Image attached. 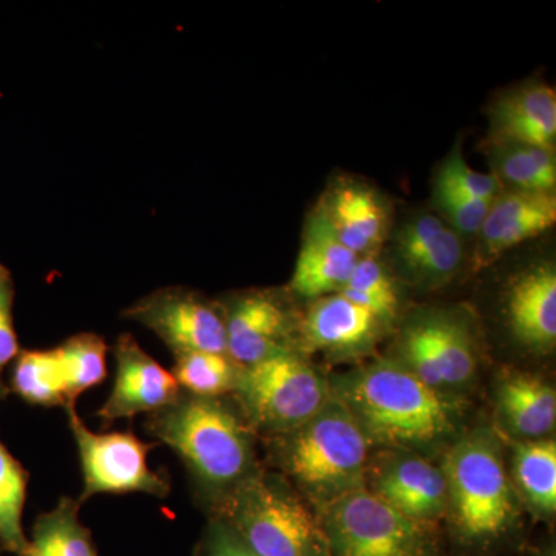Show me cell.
I'll use <instances>...</instances> for the list:
<instances>
[{
	"mask_svg": "<svg viewBox=\"0 0 556 556\" xmlns=\"http://www.w3.org/2000/svg\"><path fill=\"white\" fill-rule=\"evenodd\" d=\"M331 394L356 417L369 444L426 447L455 431V402L401 362H378L342 376Z\"/></svg>",
	"mask_w": 556,
	"mask_h": 556,
	"instance_id": "cell-1",
	"label": "cell"
},
{
	"mask_svg": "<svg viewBox=\"0 0 556 556\" xmlns=\"http://www.w3.org/2000/svg\"><path fill=\"white\" fill-rule=\"evenodd\" d=\"M148 430L169 445L206 489L228 493L251 475L247 428L217 397L178 396L152 413Z\"/></svg>",
	"mask_w": 556,
	"mask_h": 556,
	"instance_id": "cell-2",
	"label": "cell"
},
{
	"mask_svg": "<svg viewBox=\"0 0 556 556\" xmlns=\"http://www.w3.org/2000/svg\"><path fill=\"white\" fill-rule=\"evenodd\" d=\"M283 437L281 467L318 506L364 489L369 441L340 399Z\"/></svg>",
	"mask_w": 556,
	"mask_h": 556,
	"instance_id": "cell-3",
	"label": "cell"
},
{
	"mask_svg": "<svg viewBox=\"0 0 556 556\" xmlns=\"http://www.w3.org/2000/svg\"><path fill=\"white\" fill-rule=\"evenodd\" d=\"M226 525L258 556H331L320 519L287 486L249 475L226 493Z\"/></svg>",
	"mask_w": 556,
	"mask_h": 556,
	"instance_id": "cell-4",
	"label": "cell"
},
{
	"mask_svg": "<svg viewBox=\"0 0 556 556\" xmlns=\"http://www.w3.org/2000/svg\"><path fill=\"white\" fill-rule=\"evenodd\" d=\"M448 506L457 526L471 538L496 536L515 514L514 497L503 459L489 434H471L457 442L442 467Z\"/></svg>",
	"mask_w": 556,
	"mask_h": 556,
	"instance_id": "cell-5",
	"label": "cell"
},
{
	"mask_svg": "<svg viewBox=\"0 0 556 556\" xmlns=\"http://www.w3.org/2000/svg\"><path fill=\"white\" fill-rule=\"evenodd\" d=\"M233 391L255 426L280 434L308 422L331 397L324 378L291 351L241 368Z\"/></svg>",
	"mask_w": 556,
	"mask_h": 556,
	"instance_id": "cell-6",
	"label": "cell"
},
{
	"mask_svg": "<svg viewBox=\"0 0 556 556\" xmlns=\"http://www.w3.org/2000/svg\"><path fill=\"white\" fill-rule=\"evenodd\" d=\"M331 556H430L427 526L405 518L361 489L321 506Z\"/></svg>",
	"mask_w": 556,
	"mask_h": 556,
	"instance_id": "cell-7",
	"label": "cell"
},
{
	"mask_svg": "<svg viewBox=\"0 0 556 556\" xmlns=\"http://www.w3.org/2000/svg\"><path fill=\"white\" fill-rule=\"evenodd\" d=\"M68 426L78 445L84 490L79 504L94 495L148 493L164 497L169 481L150 470L148 455L153 445L131 433H94L80 419L75 405H65Z\"/></svg>",
	"mask_w": 556,
	"mask_h": 556,
	"instance_id": "cell-8",
	"label": "cell"
},
{
	"mask_svg": "<svg viewBox=\"0 0 556 556\" xmlns=\"http://www.w3.org/2000/svg\"><path fill=\"white\" fill-rule=\"evenodd\" d=\"M127 318L149 328L175 356L186 353H226L225 317L212 303L188 289L153 292L131 308Z\"/></svg>",
	"mask_w": 556,
	"mask_h": 556,
	"instance_id": "cell-9",
	"label": "cell"
},
{
	"mask_svg": "<svg viewBox=\"0 0 556 556\" xmlns=\"http://www.w3.org/2000/svg\"><path fill=\"white\" fill-rule=\"evenodd\" d=\"M115 358V386L98 413L102 420L113 422L139 413H156L177 401L179 387L174 375L150 357L134 336H121Z\"/></svg>",
	"mask_w": 556,
	"mask_h": 556,
	"instance_id": "cell-10",
	"label": "cell"
},
{
	"mask_svg": "<svg viewBox=\"0 0 556 556\" xmlns=\"http://www.w3.org/2000/svg\"><path fill=\"white\" fill-rule=\"evenodd\" d=\"M369 492L417 525L437 521L448 508L442 468L422 457L402 456L391 460L372 477Z\"/></svg>",
	"mask_w": 556,
	"mask_h": 556,
	"instance_id": "cell-11",
	"label": "cell"
},
{
	"mask_svg": "<svg viewBox=\"0 0 556 556\" xmlns=\"http://www.w3.org/2000/svg\"><path fill=\"white\" fill-rule=\"evenodd\" d=\"M225 324L226 353L241 368L289 351L287 313L263 292L237 300Z\"/></svg>",
	"mask_w": 556,
	"mask_h": 556,
	"instance_id": "cell-12",
	"label": "cell"
},
{
	"mask_svg": "<svg viewBox=\"0 0 556 556\" xmlns=\"http://www.w3.org/2000/svg\"><path fill=\"white\" fill-rule=\"evenodd\" d=\"M358 255L343 247L325 211L311 217L303 236L291 289L302 298H327L340 292L356 266Z\"/></svg>",
	"mask_w": 556,
	"mask_h": 556,
	"instance_id": "cell-13",
	"label": "cell"
},
{
	"mask_svg": "<svg viewBox=\"0 0 556 556\" xmlns=\"http://www.w3.org/2000/svg\"><path fill=\"white\" fill-rule=\"evenodd\" d=\"M555 223V193L511 190L496 197L479 230L481 255L485 260L503 255L508 249L547 232Z\"/></svg>",
	"mask_w": 556,
	"mask_h": 556,
	"instance_id": "cell-14",
	"label": "cell"
},
{
	"mask_svg": "<svg viewBox=\"0 0 556 556\" xmlns=\"http://www.w3.org/2000/svg\"><path fill=\"white\" fill-rule=\"evenodd\" d=\"M507 316L519 342L548 351L556 342V270L538 265L519 274L507 292Z\"/></svg>",
	"mask_w": 556,
	"mask_h": 556,
	"instance_id": "cell-15",
	"label": "cell"
},
{
	"mask_svg": "<svg viewBox=\"0 0 556 556\" xmlns=\"http://www.w3.org/2000/svg\"><path fill=\"white\" fill-rule=\"evenodd\" d=\"M396 254L409 276L438 285L459 269L463 244L455 229L433 215H420L399 230Z\"/></svg>",
	"mask_w": 556,
	"mask_h": 556,
	"instance_id": "cell-16",
	"label": "cell"
},
{
	"mask_svg": "<svg viewBox=\"0 0 556 556\" xmlns=\"http://www.w3.org/2000/svg\"><path fill=\"white\" fill-rule=\"evenodd\" d=\"M492 129L496 142L555 150V90L532 84L507 94L493 109Z\"/></svg>",
	"mask_w": 556,
	"mask_h": 556,
	"instance_id": "cell-17",
	"label": "cell"
},
{
	"mask_svg": "<svg viewBox=\"0 0 556 556\" xmlns=\"http://www.w3.org/2000/svg\"><path fill=\"white\" fill-rule=\"evenodd\" d=\"M379 318L334 294L311 306L303 321V342L309 350L356 351L375 338Z\"/></svg>",
	"mask_w": 556,
	"mask_h": 556,
	"instance_id": "cell-18",
	"label": "cell"
},
{
	"mask_svg": "<svg viewBox=\"0 0 556 556\" xmlns=\"http://www.w3.org/2000/svg\"><path fill=\"white\" fill-rule=\"evenodd\" d=\"M325 214L343 247L356 255L378 247L386 233V208L375 193L358 186L336 190Z\"/></svg>",
	"mask_w": 556,
	"mask_h": 556,
	"instance_id": "cell-19",
	"label": "cell"
},
{
	"mask_svg": "<svg viewBox=\"0 0 556 556\" xmlns=\"http://www.w3.org/2000/svg\"><path fill=\"white\" fill-rule=\"evenodd\" d=\"M497 404L511 431L525 438H543L556 420L554 388L536 376L517 375L504 380Z\"/></svg>",
	"mask_w": 556,
	"mask_h": 556,
	"instance_id": "cell-20",
	"label": "cell"
},
{
	"mask_svg": "<svg viewBox=\"0 0 556 556\" xmlns=\"http://www.w3.org/2000/svg\"><path fill=\"white\" fill-rule=\"evenodd\" d=\"M79 501L62 497L53 510L40 515L22 556H98L90 530L79 521Z\"/></svg>",
	"mask_w": 556,
	"mask_h": 556,
	"instance_id": "cell-21",
	"label": "cell"
},
{
	"mask_svg": "<svg viewBox=\"0 0 556 556\" xmlns=\"http://www.w3.org/2000/svg\"><path fill=\"white\" fill-rule=\"evenodd\" d=\"M497 179H504L519 192L555 193V150L535 146L497 142L493 152Z\"/></svg>",
	"mask_w": 556,
	"mask_h": 556,
	"instance_id": "cell-22",
	"label": "cell"
},
{
	"mask_svg": "<svg viewBox=\"0 0 556 556\" xmlns=\"http://www.w3.org/2000/svg\"><path fill=\"white\" fill-rule=\"evenodd\" d=\"M444 386H464L477 369L473 339L460 318L437 314L422 317Z\"/></svg>",
	"mask_w": 556,
	"mask_h": 556,
	"instance_id": "cell-23",
	"label": "cell"
},
{
	"mask_svg": "<svg viewBox=\"0 0 556 556\" xmlns=\"http://www.w3.org/2000/svg\"><path fill=\"white\" fill-rule=\"evenodd\" d=\"M53 351L60 364L67 405H75L84 391L101 383L108 375V346L100 336L89 332L73 336Z\"/></svg>",
	"mask_w": 556,
	"mask_h": 556,
	"instance_id": "cell-24",
	"label": "cell"
},
{
	"mask_svg": "<svg viewBox=\"0 0 556 556\" xmlns=\"http://www.w3.org/2000/svg\"><path fill=\"white\" fill-rule=\"evenodd\" d=\"M11 387L28 404L65 407L64 383L54 351H24L16 357Z\"/></svg>",
	"mask_w": 556,
	"mask_h": 556,
	"instance_id": "cell-25",
	"label": "cell"
},
{
	"mask_svg": "<svg viewBox=\"0 0 556 556\" xmlns=\"http://www.w3.org/2000/svg\"><path fill=\"white\" fill-rule=\"evenodd\" d=\"M515 477L527 500L538 510L556 508V444L552 439L519 444L515 452Z\"/></svg>",
	"mask_w": 556,
	"mask_h": 556,
	"instance_id": "cell-26",
	"label": "cell"
},
{
	"mask_svg": "<svg viewBox=\"0 0 556 556\" xmlns=\"http://www.w3.org/2000/svg\"><path fill=\"white\" fill-rule=\"evenodd\" d=\"M28 475L0 442V547L22 556L28 540L22 529Z\"/></svg>",
	"mask_w": 556,
	"mask_h": 556,
	"instance_id": "cell-27",
	"label": "cell"
},
{
	"mask_svg": "<svg viewBox=\"0 0 556 556\" xmlns=\"http://www.w3.org/2000/svg\"><path fill=\"white\" fill-rule=\"evenodd\" d=\"M239 371L228 354L186 353L175 356L172 375L179 390L185 388L197 397H217L233 390Z\"/></svg>",
	"mask_w": 556,
	"mask_h": 556,
	"instance_id": "cell-28",
	"label": "cell"
},
{
	"mask_svg": "<svg viewBox=\"0 0 556 556\" xmlns=\"http://www.w3.org/2000/svg\"><path fill=\"white\" fill-rule=\"evenodd\" d=\"M338 294L375 314L379 320L394 316L397 294L378 260L358 258L345 287Z\"/></svg>",
	"mask_w": 556,
	"mask_h": 556,
	"instance_id": "cell-29",
	"label": "cell"
},
{
	"mask_svg": "<svg viewBox=\"0 0 556 556\" xmlns=\"http://www.w3.org/2000/svg\"><path fill=\"white\" fill-rule=\"evenodd\" d=\"M401 364L408 368L417 379L437 390L445 387L424 318L413 321L405 329L401 339Z\"/></svg>",
	"mask_w": 556,
	"mask_h": 556,
	"instance_id": "cell-30",
	"label": "cell"
},
{
	"mask_svg": "<svg viewBox=\"0 0 556 556\" xmlns=\"http://www.w3.org/2000/svg\"><path fill=\"white\" fill-rule=\"evenodd\" d=\"M434 192H437L439 207L453 223L456 232L467 233V236L479 233L493 201L471 199L438 179Z\"/></svg>",
	"mask_w": 556,
	"mask_h": 556,
	"instance_id": "cell-31",
	"label": "cell"
},
{
	"mask_svg": "<svg viewBox=\"0 0 556 556\" xmlns=\"http://www.w3.org/2000/svg\"><path fill=\"white\" fill-rule=\"evenodd\" d=\"M438 181L452 186L471 199L495 201L500 192L496 175L471 169L459 152L452 153L439 170Z\"/></svg>",
	"mask_w": 556,
	"mask_h": 556,
	"instance_id": "cell-32",
	"label": "cell"
},
{
	"mask_svg": "<svg viewBox=\"0 0 556 556\" xmlns=\"http://www.w3.org/2000/svg\"><path fill=\"white\" fill-rule=\"evenodd\" d=\"M14 283L10 270L0 265V399L7 397L9 388L3 383V369L20 356V343L13 324Z\"/></svg>",
	"mask_w": 556,
	"mask_h": 556,
	"instance_id": "cell-33",
	"label": "cell"
},
{
	"mask_svg": "<svg viewBox=\"0 0 556 556\" xmlns=\"http://www.w3.org/2000/svg\"><path fill=\"white\" fill-rule=\"evenodd\" d=\"M206 556H258L228 525H215L208 535Z\"/></svg>",
	"mask_w": 556,
	"mask_h": 556,
	"instance_id": "cell-34",
	"label": "cell"
}]
</instances>
